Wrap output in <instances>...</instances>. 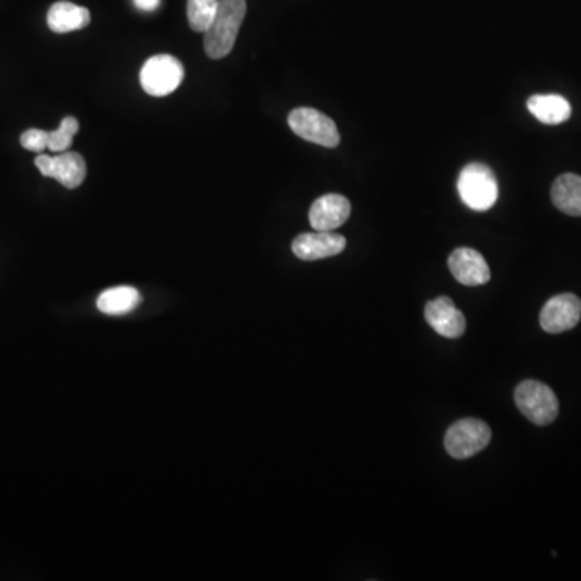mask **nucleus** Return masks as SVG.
Masks as SVG:
<instances>
[{"instance_id": "dca6fc26", "label": "nucleus", "mask_w": 581, "mask_h": 581, "mask_svg": "<svg viewBox=\"0 0 581 581\" xmlns=\"http://www.w3.org/2000/svg\"><path fill=\"white\" fill-rule=\"evenodd\" d=\"M141 299L143 297L133 286H117L107 289L97 297V309L101 310L102 314L117 317L133 312L141 304Z\"/></svg>"}, {"instance_id": "20e7f679", "label": "nucleus", "mask_w": 581, "mask_h": 581, "mask_svg": "<svg viewBox=\"0 0 581 581\" xmlns=\"http://www.w3.org/2000/svg\"><path fill=\"white\" fill-rule=\"evenodd\" d=\"M184 68L180 60L175 59L173 55L160 54L154 55L151 59L146 60L139 80L141 86L149 96L165 97L172 94L173 91L180 88L183 83Z\"/></svg>"}, {"instance_id": "1a4fd4ad", "label": "nucleus", "mask_w": 581, "mask_h": 581, "mask_svg": "<svg viewBox=\"0 0 581 581\" xmlns=\"http://www.w3.org/2000/svg\"><path fill=\"white\" fill-rule=\"evenodd\" d=\"M346 249V238L335 231H315L302 233L293 241V252L297 259L312 260L328 259L341 254Z\"/></svg>"}, {"instance_id": "0eeeda50", "label": "nucleus", "mask_w": 581, "mask_h": 581, "mask_svg": "<svg viewBox=\"0 0 581 581\" xmlns=\"http://www.w3.org/2000/svg\"><path fill=\"white\" fill-rule=\"evenodd\" d=\"M34 164L42 176L54 178L68 189L80 188L88 173L83 155L78 152H60L59 155L39 154Z\"/></svg>"}, {"instance_id": "423d86ee", "label": "nucleus", "mask_w": 581, "mask_h": 581, "mask_svg": "<svg viewBox=\"0 0 581 581\" xmlns=\"http://www.w3.org/2000/svg\"><path fill=\"white\" fill-rule=\"evenodd\" d=\"M288 123L294 134L306 139L309 143L333 149L341 141L336 123L325 113L310 109V107H299L293 110L289 113Z\"/></svg>"}, {"instance_id": "ddd939ff", "label": "nucleus", "mask_w": 581, "mask_h": 581, "mask_svg": "<svg viewBox=\"0 0 581 581\" xmlns=\"http://www.w3.org/2000/svg\"><path fill=\"white\" fill-rule=\"evenodd\" d=\"M91 23V12L86 7L67 0L55 2L47 13V25L54 33L65 34L80 31Z\"/></svg>"}, {"instance_id": "f03ea898", "label": "nucleus", "mask_w": 581, "mask_h": 581, "mask_svg": "<svg viewBox=\"0 0 581 581\" xmlns=\"http://www.w3.org/2000/svg\"><path fill=\"white\" fill-rule=\"evenodd\" d=\"M457 191L467 207L478 212H485L498 201V180L490 167L483 164H470L460 172Z\"/></svg>"}, {"instance_id": "f257e3e1", "label": "nucleus", "mask_w": 581, "mask_h": 581, "mask_svg": "<svg viewBox=\"0 0 581 581\" xmlns=\"http://www.w3.org/2000/svg\"><path fill=\"white\" fill-rule=\"evenodd\" d=\"M246 0H220L214 21L205 31L204 49L210 59H225L238 39L239 30L246 18Z\"/></svg>"}, {"instance_id": "6ab92c4d", "label": "nucleus", "mask_w": 581, "mask_h": 581, "mask_svg": "<svg viewBox=\"0 0 581 581\" xmlns=\"http://www.w3.org/2000/svg\"><path fill=\"white\" fill-rule=\"evenodd\" d=\"M20 143L26 151L42 154L49 149V131L36 130V128L26 130L21 134Z\"/></svg>"}, {"instance_id": "39448f33", "label": "nucleus", "mask_w": 581, "mask_h": 581, "mask_svg": "<svg viewBox=\"0 0 581 581\" xmlns=\"http://www.w3.org/2000/svg\"><path fill=\"white\" fill-rule=\"evenodd\" d=\"M491 428L477 418H464L454 423L446 433L444 446L454 459H469L490 444Z\"/></svg>"}, {"instance_id": "f3484780", "label": "nucleus", "mask_w": 581, "mask_h": 581, "mask_svg": "<svg viewBox=\"0 0 581 581\" xmlns=\"http://www.w3.org/2000/svg\"><path fill=\"white\" fill-rule=\"evenodd\" d=\"M220 0H188V23L196 33H205L214 21Z\"/></svg>"}, {"instance_id": "9d476101", "label": "nucleus", "mask_w": 581, "mask_h": 581, "mask_svg": "<svg viewBox=\"0 0 581 581\" xmlns=\"http://www.w3.org/2000/svg\"><path fill=\"white\" fill-rule=\"evenodd\" d=\"M448 265L460 285L481 286L490 281L491 270L485 257L470 247H459L452 252Z\"/></svg>"}, {"instance_id": "a211bd4d", "label": "nucleus", "mask_w": 581, "mask_h": 581, "mask_svg": "<svg viewBox=\"0 0 581 581\" xmlns=\"http://www.w3.org/2000/svg\"><path fill=\"white\" fill-rule=\"evenodd\" d=\"M80 131V122L75 117H65L55 131H49V149L55 154L67 152L73 144V138Z\"/></svg>"}, {"instance_id": "2eb2a0df", "label": "nucleus", "mask_w": 581, "mask_h": 581, "mask_svg": "<svg viewBox=\"0 0 581 581\" xmlns=\"http://www.w3.org/2000/svg\"><path fill=\"white\" fill-rule=\"evenodd\" d=\"M552 202L557 209L572 217H581V176L565 173L551 189Z\"/></svg>"}, {"instance_id": "4468645a", "label": "nucleus", "mask_w": 581, "mask_h": 581, "mask_svg": "<svg viewBox=\"0 0 581 581\" xmlns=\"http://www.w3.org/2000/svg\"><path fill=\"white\" fill-rule=\"evenodd\" d=\"M531 115L544 125H561L572 115V107L559 94H536L527 102Z\"/></svg>"}, {"instance_id": "aec40b11", "label": "nucleus", "mask_w": 581, "mask_h": 581, "mask_svg": "<svg viewBox=\"0 0 581 581\" xmlns=\"http://www.w3.org/2000/svg\"><path fill=\"white\" fill-rule=\"evenodd\" d=\"M133 2L143 12H154L160 7V0H133Z\"/></svg>"}, {"instance_id": "6e6552de", "label": "nucleus", "mask_w": 581, "mask_h": 581, "mask_svg": "<svg viewBox=\"0 0 581 581\" xmlns=\"http://www.w3.org/2000/svg\"><path fill=\"white\" fill-rule=\"evenodd\" d=\"M581 318V301L575 294H559L546 302L540 323L546 333L559 335L577 327Z\"/></svg>"}, {"instance_id": "f8f14e48", "label": "nucleus", "mask_w": 581, "mask_h": 581, "mask_svg": "<svg viewBox=\"0 0 581 581\" xmlns=\"http://www.w3.org/2000/svg\"><path fill=\"white\" fill-rule=\"evenodd\" d=\"M351 217V202L341 194L318 197L309 212L310 225L315 231H335Z\"/></svg>"}, {"instance_id": "9b49d317", "label": "nucleus", "mask_w": 581, "mask_h": 581, "mask_svg": "<svg viewBox=\"0 0 581 581\" xmlns=\"http://www.w3.org/2000/svg\"><path fill=\"white\" fill-rule=\"evenodd\" d=\"M425 318L428 325L444 338L456 339L464 335L465 315L457 309L449 297H436L425 306Z\"/></svg>"}, {"instance_id": "7ed1b4c3", "label": "nucleus", "mask_w": 581, "mask_h": 581, "mask_svg": "<svg viewBox=\"0 0 581 581\" xmlns=\"http://www.w3.org/2000/svg\"><path fill=\"white\" fill-rule=\"evenodd\" d=\"M515 404L535 425H549L559 415V401L549 386L541 381H522L515 389Z\"/></svg>"}]
</instances>
